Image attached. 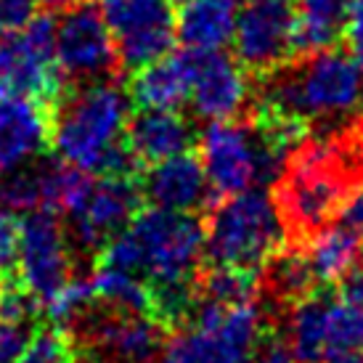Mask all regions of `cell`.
Wrapping results in <instances>:
<instances>
[{
	"label": "cell",
	"instance_id": "obj_1",
	"mask_svg": "<svg viewBox=\"0 0 363 363\" xmlns=\"http://www.w3.org/2000/svg\"><path fill=\"white\" fill-rule=\"evenodd\" d=\"M56 104L51 143L59 160L91 175L138 178L141 160L128 146L130 93L104 77L77 82Z\"/></svg>",
	"mask_w": 363,
	"mask_h": 363
},
{
	"label": "cell",
	"instance_id": "obj_2",
	"mask_svg": "<svg viewBox=\"0 0 363 363\" xmlns=\"http://www.w3.org/2000/svg\"><path fill=\"white\" fill-rule=\"evenodd\" d=\"M363 170V135L300 146L279 181V210L289 236L311 239L340 215Z\"/></svg>",
	"mask_w": 363,
	"mask_h": 363
},
{
	"label": "cell",
	"instance_id": "obj_3",
	"mask_svg": "<svg viewBox=\"0 0 363 363\" xmlns=\"http://www.w3.org/2000/svg\"><path fill=\"white\" fill-rule=\"evenodd\" d=\"M300 64H286L268 82L262 106L300 117L308 125L315 120H342L361 106L363 72L353 56L337 48L300 56Z\"/></svg>",
	"mask_w": 363,
	"mask_h": 363
},
{
	"label": "cell",
	"instance_id": "obj_4",
	"mask_svg": "<svg viewBox=\"0 0 363 363\" xmlns=\"http://www.w3.org/2000/svg\"><path fill=\"white\" fill-rule=\"evenodd\" d=\"M279 202L265 189H247L215 204L204 228V255L212 265L260 273L286 244Z\"/></svg>",
	"mask_w": 363,
	"mask_h": 363
},
{
	"label": "cell",
	"instance_id": "obj_5",
	"mask_svg": "<svg viewBox=\"0 0 363 363\" xmlns=\"http://www.w3.org/2000/svg\"><path fill=\"white\" fill-rule=\"evenodd\" d=\"M199 160L212 194L233 196L252 186L281 181L289 157L273 149L255 125L218 120L199 138Z\"/></svg>",
	"mask_w": 363,
	"mask_h": 363
},
{
	"label": "cell",
	"instance_id": "obj_6",
	"mask_svg": "<svg viewBox=\"0 0 363 363\" xmlns=\"http://www.w3.org/2000/svg\"><path fill=\"white\" fill-rule=\"evenodd\" d=\"M265 334V315L255 303L220 308L202 297L194 300L189 329L167 345L170 363H252Z\"/></svg>",
	"mask_w": 363,
	"mask_h": 363
},
{
	"label": "cell",
	"instance_id": "obj_7",
	"mask_svg": "<svg viewBox=\"0 0 363 363\" xmlns=\"http://www.w3.org/2000/svg\"><path fill=\"white\" fill-rule=\"evenodd\" d=\"M149 284H191L204 255V225L191 212L138 210L128 225Z\"/></svg>",
	"mask_w": 363,
	"mask_h": 363
},
{
	"label": "cell",
	"instance_id": "obj_8",
	"mask_svg": "<svg viewBox=\"0 0 363 363\" xmlns=\"http://www.w3.org/2000/svg\"><path fill=\"white\" fill-rule=\"evenodd\" d=\"M74 363H152L160 358L167 329L146 313L91 311L69 329Z\"/></svg>",
	"mask_w": 363,
	"mask_h": 363
},
{
	"label": "cell",
	"instance_id": "obj_9",
	"mask_svg": "<svg viewBox=\"0 0 363 363\" xmlns=\"http://www.w3.org/2000/svg\"><path fill=\"white\" fill-rule=\"evenodd\" d=\"M104 19L117 43V64L138 72L172 53L175 16L167 0H99Z\"/></svg>",
	"mask_w": 363,
	"mask_h": 363
},
{
	"label": "cell",
	"instance_id": "obj_10",
	"mask_svg": "<svg viewBox=\"0 0 363 363\" xmlns=\"http://www.w3.org/2000/svg\"><path fill=\"white\" fill-rule=\"evenodd\" d=\"M236 61L257 77L297 59L292 0H244L233 32Z\"/></svg>",
	"mask_w": 363,
	"mask_h": 363
},
{
	"label": "cell",
	"instance_id": "obj_11",
	"mask_svg": "<svg viewBox=\"0 0 363 363\" xmlns=\"http://www.w3.org/2000/svg\"><path fill=\"white\" fill-rule=\"evenodd\" d=\"M56 61L67 80H104L117 67V43L99 6L77 3L56 24Z\"/></svg>",
	"mask_w": 363,
	"mask_h": 363
},
{
	"label": "cell",
	"instance_id": "obj_12",
	"mask_svg": "<svg viewBox=\"0 0 363 363\" xmlns=\"http://www.w3.org/2000/svg\"><path fill=\"white\" fill-rule=\"evenodd\" d=\"M19 276L40 305L72 279L69 236L56 212L32 210L21 218Z\"/></svg>",
	"mask_w": 363,
	"mask_h": 363
},
{
	"label": "cell",
	"instance_id": "obj_13",
	"mask_svg": "<svg viewBox=\"0 0 363 363\" xmlns=\"http://www.w3.org/2000/svg\"><path fill=\"white\" fill-rule=\"evenodd\" d=\"M3 40L9 48L13 93L45 104L59 101L67 77L56 61V21L51 13H38L24 30Z\"/></svg>",
	"mask_w": 363,
	"mask_h": 363
},
{
	"label": "cell",
	"instance_id": "obj_14",
	"mask_svg": "<svg viewBox=\"0 0 363 363\" xmlns=\"http://www.w3.org/2000/svg\"><path fill=\"white\" fill-rule=\"evenodd\" d=\"M141 183L138 178L104 175L93 183L88 199L77 212L69 215L72 242L82 252H101V247L125 231L141 210Z\"/></svg>",
	"mask_w": 363,
	"mask_h": 363
},
{
	"label": "cell",
	"instance_id": "obj_15",
	"mask_svg": "<svg viewBox=\"0 0 363 363\" xmlns=\"http://www.w3.org/2000/svg\"><path fill=\"white\" fill-rule=\"evenodd\" d=\"M250 101L247 69L223 51H196L191 85L194 111L210 122L239 117Z\"/></svg>",
	"mask_w": 363,
	"mask_h": 363
},
{
	"label": "cell",
	"instance_id": "obj_16",
	"mask_svg": "<svg viewBox=\"0 0 363 363\" xmlns=\"http://www.w3.org/2000/svg\"><path fill=\"white\" fill-rule=\"evenodd\" d=\"M53 106L32 96L0 99V172L32 162L51 143Z\"/></svg>",
	"mask_w": 363,
	"mask_h": 363
},
{
	"label": "cell",
	"instance_id": "obj_17",
	"mask_svg": "<svg viewBox=\"0 0 363 363\" xmlns=\"http://www.w3.org/2000/svg\"><path fill=\"white\" fill-rule=\"evenodd\" d=\"M141 191L152 207L170 212H194L212 202V186L202 160L194 152L154 162L143 172Z\"/></svg>",
	"mask_w": 363,
	"mask_h": 363
},
{
	"label": "cell",
	"instance_id": "obj_18",
	"mask_svg": "<svg viewBox=\"0 0 363 363\" xmlns=\"http://www.w3.org/2000/svg\"><path fill=\"white\" fill-rule=\"evenodd\" d=\"M194 67L196 51L183 48L178 53H167L154 64H146L133 72L130 80V101L138 109H167L181 111L183 104L191 101Z\"/></svg>",
	"mask_w": 363,
	"mask_h": 363
},
{
	"label": "cell",
	"instance_id": "obj_19",
	"mask_svg": "<svg viewBox=\"0 0 363 363\" xmlns=\"http://www.w3.org/2000/svg\"><path fill=\"white\" fill-rule=\"evenodd\" d=\"M194 128L181 111L141 109L128 122V146L143 162H160L191 152Z\"/></svg>",
	"mask_w": 363,
	"mask_h": 363
},
{
	"label": "cell",
	"instance_id": "obj_20",
	"mask_svg": "<svg viewBox=\"0 0 363 363\" xmlns=\"http://www.w3.org/2000/svg\"><path fill=\"white\" fill-rule=\"evenodd\" d=\"M233 0H189L175 16V38L189 51H223L233 40L236 32V11Z\"/></svg>",
	"mask_w": 363,
	"mask_h": 363
},
{
	"label": "cell",
	"instance_id": "obj_21",
	"mask_svg": "<svg viewBox=\"0 0 363 363\" xmlns=\"http://www.w3.org/2000/svg\"><path fill=\"white\" fill-rule=\"evenodd\" d=\"M350 0H294V48L297 59L337 48L345 38Z\"/></svg>",
	"mask_w": 363,
	"mask_h": 363
},
{
	"label": "cell",
	"instance_id": "obj_22",
	"mask_svg": "<svg viewBox=\"0 0 363 363\" xmlns=\"http://www.w3.org/2000/svg\"><path fill=\"white\" fill-rule=\"evenodd\" d=\"M334 294H305L292 305L286 321V340L292 345L297 363H323L329 358V308Z\"/></svg>",
	"mask_w": 363,
	"mask_h": 363
},
{
	"label": "cell",
	"instance_id": "obj_23",
	"mask_svg": "<svg viewBox=\"0 0 363 363\" xmlns=\"http://www.w3.org/2000/svg\"><path fill=\"white\" fill-rule=\"evenodd\" d=\"M361 250V236L340 223V225H326L323 231L311 236L305 257H308V265H311L315 281L332 284L340 281L345 273L353 268Z\"/></svg>",
	"mask_w": 363,
	"mask_h": 363
},
{
	"label": "cell",
	"instance_id": "obj_24",
	"mask_svg": "<svg viewBox=\"0 0 363 363\" xmlns=\"http://www.w3.org/2000/svg\"><path fill=\"white\" fill-rule=\"evenodd\" d=\"M91 284L96 303H104L111 311L152 315V284L141 279V273L109 268V265H96Z\"/></svg>",
	"mask_w": 363,
	"mask_h": 363
},
{
	"label": "cell",
	"instance_id": "obj_25",
	"mask_svg": "<svg viewBox=\"0 0 363 363\" xmlns=\"http://www.w3.org/2000/svg\"><path fill=\"white\" fill-rule=\"evenodd\" d=\"M260 273L262 289L271 294L273 300L289 305L303 300L305 294H311L318 284L311 265H308L305 252H297V250H281Z\"/></svg>",
	"mask_w": 363,
	"mask_h": 363
},
{
	"label": "cell",
	"instance_id": "obj_26",
	"mask_svg": "<svg viewBox=\"0 0 363 363\" xmlns=\"http://www.w3.org/2000/svg\"><path fill=\"white\" fill-rule=\"evenodd\" d=\"M260 294V276L255 271L231 268V265H212V271H204L196 281V297L220 308H236L250 305Z\"/></svg>",
	"mask_w": 363,
	"mask_h": 363
},
{
	"label": "cell",
	"instance_id": "obj_27",
	"mask_svg": "<svg viewBox=\"0 0 363 363\" xmlns=\"http://www.w3.org/2000/svg\"><path fill=\"white\" fill-rule=\"evenodd\" d=\"M43 207V162L0 172V210L27 215Z\"/></svg>",
	"mask_w": 363,
	"mask_h": 363
},
{
	"label": "cell",
	"instance_id": "obj_28",
	"mask_svg": "<svg viewBox=\"0 0 363 363\" xmlns=\"http://www.w3.org/2000/svg\"><path fill=\"white\" fill-rule=\"evenodd\" d=\"M93 303H96V294H93L91 279H85V276H72L69 281L64 284L51 300L43 303V311H45V315L53 321L56 329L69 332L72 326L91 311Z\"/></svg>",
	"mask_w": 363,
	"mask_h": 363
},
{
	"label": "cell",
	"instance_id": "obj_29",
	"mask_svg": "<svg viewBox=\"0 0 363 363\" xmlns=\"http://www.w3.org/2000/svg\"><path fill=\"white\" fill-rule=\"evenodd\" d=\"M363 350V303L334 294L329 308V355Z\"/></svg>",
	"mask_w": 363,
	"mask_h": 363
},
{
	"label": "cell",
	"instance_id": "obj_30",
	"mask_svg": "<svg viewBox=\"0 0 363 363\" xmlns=\"http://www.w3.org/2000/svg\"><path fill=\"white\" fill-rule=\"evenodd\" d=\"M43 305L21 281L19 271L0 276V321L6 323H32Z\"/></svg>",
	"mask_w": 363,
	"mask_h": 363
},
{
	"label": "cell",
	"instance_id": "obj_31",
	"mask_svg": "<svg viewBox=\"0 0 363 363\" xmlns=\"http://www.w3.org/2000/svg\"><path fill=\"white\" fill-rule=\"evenodd\" d=\"M19 363H74L72 337L56 326L40 329V332H35L30 347L19 358Z\"/></svg>",
	"mask_w": 363,
	"mask_h": 363
},
{
	"label": "cell",
	"instance_id": "obj_32",
	"mask_svg": "<svg viewBox=\"0 0 363 363\" xmlns=\"http://www.w3.org/2000/svg\"><path fill=\"white\" fill-rule=\"evenodd\" d=\"M21 250V218L16 212L0 210V276L19 271Z\"/></svg>",
	"mask_w": 363,
	"mask_h": 363
},
{
	"label": "cell",
	"instance_id": "obj_33",
	"mask_svg": "<svg viewBox=\"0 0 363 363\" xmlns=\"http://www.w3.org/2000/svg\"><path fill=\"white\" fill-rule=\"evenodd\" d=\"M32 337H35L32 323L0 321V363H19V358L30 347Z\"/></svg>",
	"mask_w": 363,
	"mask_h": 363
},
{
	"label": "cell",
	"instance_id": "obj_34",
	"mask_svg": "<svg viewBox=\"0 0 363 363\" xmlns=\"http://www.w3.org/2000/svg\"><path fill=\"white\" fill-rule=\"evenodd\" d=\"M38 0H0V38L21 32L38 16Z\"/></svg>",
	"mask_w": 363,
	"mask_h": 363
},
{
	"label": "cell",
	"instance_id": "obj_35",
	"mask_svg": "<svg viewBox=\"0 0 363 363\" xmlns=\"http://www.w3.org/2000/svg\"><path fill=\"white\" fill-rule=\"evenodd\" d=\"M252 363H297V355H294L292 345L284 334L265 329V334L255 347Z\"/></svg>",
	"mask_w": 363,
	"mask_h": 363
},
{
	"label": "cell",
	"instance_id": "obj_36",
	"mask_svg": "<svg viewBox=\"0 0 363 363\" xmlns=\"http://www.w3.org/2000/svg\"><path fill=\"white\" fill-rule=\"evenodd\" d=\"M345 43L358 69L363 72V0H350L347 21H345Z\"/></svg>",
	"mask_w": 363,
	"mask_h": 363
},
{
	"label": "cell",
	"instance_id": "obj_37",
	"mask_svg": "<svg viewBox=\"0 0 363 363\" xmlns=\"http://www.w3.org/2000/svg\"><path fill=\"white\" fill-rule=\"evenodd\" d=\"M340 223L363 239V181L355 183V189L347 194L342 210H340Z\"/></svg>",
	"mask_w": 363,
	"mask_h": 363
},
{
	"label": "cell",
	"instance_id": "obj_38",
	"mask_svg": "<svg viewBox=\"0 0 363 363\" xmlns=\"http://www.w3.org/2000/svg\"><path fill=\"white\" fill-rule=\"evenodd\" d=\"M13 96V80H11V59L6 40H0V99Z\"/></svg>",
	"mask_w": 363,
	"mask_h": 363
},
{
	"label": "cell",
	"instance_id": "obj_39",
	"mask_svg": "<svg viewBox=\"0 0 363 363\" xmlns=\"http://www.w3.org/2000/svg\"><path fill=\"white\" fill-rule=\"evenodd\" d=\"M323 363H363V350H350V353H334Z\"/></svg>",
	"mask_w": 363,
	"mask_h": 363
},
{
	"label": "cell",
	"instance_id": "obj_40",
	"mask_svg": "<svg viewBox=\"0 0 363 363\" xmlns=\"http://www.w3.org/2000/svg\"><path fill=\"white\" fill-rule=\"evenodd\" d=\"M38 3L45 6L48 11H67V9H72V6L82 3V0H38Z\"/></svg>",
	"mask_w": 363,
	"mask_h": 363
},
{
	"label": "cell",
	"instance_id": "obj_41",
	"mask_svg": "<svg viewBox=\"0 0 363 363\" xmlns=\"http://www.w3.org/2000/svg\"><path fill=\"white\" fill-rule=\"evenodd\" d=\"M167 3H170V6H178V9H181L183 3H189V0H167Z\"/></svg>",
	"mask_w": 363,
	"mask_h": 363
},
{
	"label": "cell",
	"instance_id": "obj_42",
	"mask_svg": "<svg viewBox=\"0 0 363 363\" xmlns=\"http://www.w3.org/2000/svg\"><path fill=\"white\" fill-rule=\"evenodd\" d=\"M152 363H170V361H167V355H160V358H157V361H152Z\"/></svg>",
	"mask_w": 363,
	"mask_h": 363
},
{
	"label": "cell",
	"instance_id": "obj_43",
	"mask_svg": "<svg viewBox=\"0 0 363 363\" xmlns=\"http://www.w3.org/2000/svg\"><path fill=\"white\" fill-rule=\"evenodd\" d=\"M233 3H244V0H233Z\"/></svg>",
	"mask_w": 363,
	"mask_h": 363
},
{
	"label": "cell",
	"instance_id": "obj_44",
	"mask_svg": "<svg viewBox=\"0 0 363 363\" xmlns=\"http://www.w3.org/2000/svg\"><path fill=\"white\" fill-rule=\"evenodd\" d=\"M361 106H363V99H361Z\"/></svg>",
	"mask_w": 363,
	"mask_h": 363
}]
</instances>
